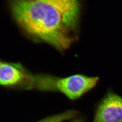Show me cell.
Returning <instances> with one entry per match:
<instances>
[{
  "label": "cell",
  "instance_id": "cell-1",
  "mask_svg": "<svg viewBox=\"0 0 122 122\" xmlns=\"http://www.w3.org/2000/svg\"><path fill=\"white\" fill-rule=\"evenodd\" d=\"M10 9L27 34L59 51L69 48L77 38L78 21L52 4L40 0H12Z\"/></svg>",
  "mask_w": 122,
  "mask_h": 122
},
{
  "label": "cell",
  "instance_id": "cell-2",
  "mask_svg": "<svg viewBox=\"0 0 122 122\" xmlns=\"http://www.w3.org/2000/svg\"><path fill=\"white\" fill-rule=\"evenodd\" d=\"M99 79L81 74L59 78L45 74L35 75L33 89L44 92H57L71 100L79 98L95 87Z\"/></svg>",
  "mask_w": 122,
  "mask_h": 122
},
{
  "label": "cell",
  "instance_id": "cell-3",
  "mask_svg": "<svg viewBox=\"0 0 122 122\" xmlns=\"http://www.w3.org/2000/svg\"><path fill=\"white\" fill-rule=\"evenodd\" d=\"M34 76L21 63L0 59V86L10 89H33Z\"/></svg>",
  "mask_w": 122,
  "mask_h": 122
},
{
  "label": "cell",
  "instance_id": "cell-4",
  "mask_svg": "<svg viewBox=\"0 0 122 122\" xmlns=\"http://www.w3.org/2000/svg\"><path fill=\"white\" fill-rule=\"evenodd\" d=\"M93 122H122V97L110 91L100 101Z\"/></svg>",
  "mask_w": 122,
  "mask_h": 122
},
{
  "label": "cell",
  "instance_id": "cell-5",
  "mask_svg": "<svg viewBox=\"0 0 122 122\" xmlns=\"http://www.w3.org/2000/svg\"><path fill=\"white\" fill-rule=\"evenodd\" d=\"M56 6L74 20L78 21L79 6L77 0H40Z\"/></svg>",
  "mask_w": 122,
  "mask_h": 122
},
{
  "label": "cell",
  "instance_id": "cell-6",
  "mask_svg": "<svg viewBox=\"0 0 122 122\" xmlns=\"http://www.w3.org/2000/svg\"><path fill=\"white\" fill-rule=\"evenodd\" d=\"M77 113V112L76 111L71 110L49 116L36 122H63L75 117Z\"/></svg>",
  "mask_w": 122,
  "mask_h": 122
},
{
  "label": "cell",
  "instance_id": "cell-7",
  "mask_svg": "<svg viewBox=\"0 0 122 122\" xmlns=\"http://www.w3.org/2000/svg\"><path fill=\"white\" fill-rule=\"evenodd\" d=\"M71 122H84V121L81 118H76L72 120Z\"/></svg>",
  "mask_w": 122,
  "mask_h": 122
}]
</instances>
